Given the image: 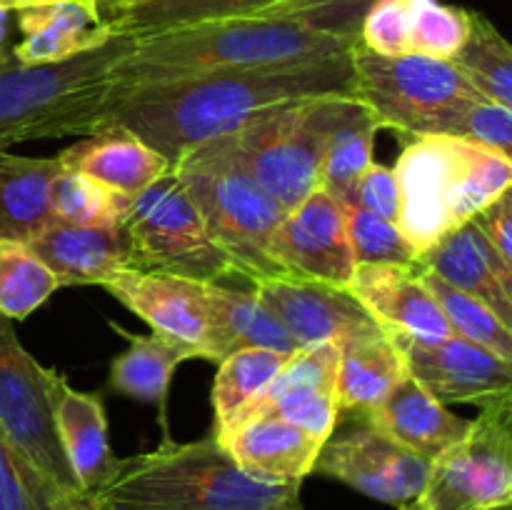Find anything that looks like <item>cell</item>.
Wrapping results in <instances>:
<instances>
[{
	"label": "cell",
	"mask_w": 512,
	"mask_h": 510,
	"mask_svg": "<svg viewBox=\"0 0 512 510\" xmlns=\"http://www.w3.org/2000/svg\"><path fill=\"white\" fill-rule=\"evenodd\" d=\"M418 268L430 270L453 288L483 300L512 328V268L503 263L473 220L425 250L418 258Z\"/></svg>",
	"instance_id": "cell-20"
},
{
	"label": "cell",
	"mask_w": 512,
	"mask_h": 510,
	"mask_svg": "<svg viewBox=\"0 0 512 510\" xmlns=\"http://www.w3.org/2000/svg\"><path fill=\"white\" fill-rule=\"evenodd\" d=\"M378 3L383 0H280L260 18L293 20L305 28L360 40V23H363L365 13Z\"/></svg>",
	"instance_id": "cell-39"
},
{
	"label": "cell",
	"mask_w": 512,
	"mask_h": 510,
	"mask_svg": "<svg viewBox=\"0 0 512 510\" xmlns=\"http://www.w3.org/2000/svg\"><path fill=\"white\" fill-rule=\"evenodd\" d=\"M130 3H135V0H105V5L100 10H103V15H110V13H115V10L125 8V5H130Z\"/></svg>",
	"instance_id": "cell-47"
},
{
	"label": "cell",
	"mask_w": 512,
	"mask_h": 510,
	"mask_svg": "<svg viewBox=\"0 0 512 510\" xmlns=\"http://www.w3.org/2000/svg\"><path fill=\"white\" fill-rule=\"evenodd\" d=\"M345 233H348L350 250L355 265L358 263H393V265H418V253L405 240L400 228L390 220L378 218L368 210L350 205L343 208Z\"/></svg>",
	"instance_id": "cell-38"
},
{
	"label": "cell",
	"mask_w": 512,
	"mask_h": 510,
	"mask_svg": "<svg viewBox=\"0 0 512 510\" xmlns=\"http://www.w3.org/2000/svg\"><path fill=\"white\" fill-rule=\"evenodd\" d=\"M120 228L130 270L178 275L198 283L238 278L230 260L208 238L198 208L173 170L135 195Z\"/></svg>",
	"instance_id": "cell-10"
},
{
	"label": "cell",
	"mask_w": 512,
	"mask_h": 510,
	"mask_svg": "<svg viewBox=\"0 0 512 510\" xmlns=\"http://www.w3.org/2000/svg\"><path fill=\"white\" fill-rule=\"evenodd\" d=\"M355 205L378 218L398 225L400 218V183L393 168L370 163L355 190Z\"/></svg>",
	"instance_id": "cell-43"
},
{
	"label": "cell",
	"mask_w": 512,
	"mask_h": 510,
	"mask_svg": "<svg viewBox=\"0 0 512 510\" xmlns=\"http://www.w3.org/2000/svg\"><path fill=\"white\" fill-rule=\"evenodd\" d=\"M450 63L485 100L512 108V48L485 15L468 10V38Z\"/></svg>",
	"instance_id": "cell-33"
},
{
	"label": "cell",
	"mask_w": 512,
	"mask_h": 510,
	"mask_svg": "<svg viewBox=\"0 0 512 510\" xmlns=\"http://www.w3.org/2000/svg\"><path fill=\"white\" fill-rule=\"evenodd\" d=\"M313 473L388 505H403L423 493L430 463L390 440L368 418H350L320 445Z\"/></svg>",
	"instance_id": "cell-12"
},
{
	"label": "cell",
	"mask_w": 512,
	"mask_h": 510,
	"mask_svg": "<svg viewBox=\"0 0 512 510\" xmlns=\"http://www.w3.org/2000/svg\"><path fill=\"white\" fill-rule=\"evenodd\" d=\"M395 510H428L423 505V500L420 498H415V500H408V503H403V505H398V508Z\"/></svg>",
	"instance_id": "cell-48"
},
{
	"label": "cell",
	"mask_w": 512,
	"mask_h": 510,
	"mask_svg": "<svg viewBox=\"0 0 512 510\" xmlns=\"http://www.w3.org/2000/svg\"><path fill=\"white\" fill-rule=\"evenodd\" d=\"M350 290L388 333L418 340L453 335L443 310L425 288L418 265L358 263Z\"/></svg>",
	"instance_id": "cell-18"
},
{
	"label": "cell",
	"mask_w": 512,
	"mask_h": 510,
	"mask_svg": "<svg viewBox=\"0 0 512 510\" xmlns=\"http://www.w3.org/2000/svg\"><path fill=\"white\" fill-rule=\"evenodd\" d=\"M65 170H75L118 193L135 198L170 173L165 155L118 123H105L80 143L58 153Z\"/></svg>",
	"instance_id": "cell-22"
},
{
	"label": "cell",
	"mask_w": 512,
	"mask_h": 510,
	"mask_svg": "<svg viewBox=\"0 0 512 510\" xmlns=\"http://www.w3.org/2000/svg\"><path fill=\"white\" fill-rule=\"evenodd\" d=\"M473 223L478 225V230L485 235V240L493 245L495 253L503 258V263H508L512 268V190H505L500 198H495L493 203L485 205V208L475 215Z\"/></svg>",
	"instance_id": "cell-44"
},
{
	"label": "cell",
	"mask_w": 512,
	"mask_h": 510,
	"mask_svg": "<svg viewBox=\"0 0 512 510\" xmlns=\"http://www.w3.org/2000/svg\"><path fill=\"white\" fill-rule=\"evenodd\" d=\"M133 198L75 170H63L53 185V218L78 228H120Z\"/></svg>",
	"instance_id": "cell-35"
},
{
	"label": "cell",
	"mask_w": 512,
	"mask_h": 510,
	"mask_svg": "<svg viewBox=\"0 0 512 510\" xmlns=\"http://www.w3.org/2000/svg\"><path fill=\"white\" fill-rule=\"evenodd\" d=\"M103 288L130 313L143 318L155 335L183 348L188 358L213 360L210 320L198 280L123 270Z\"/></svg>",
	"instance_id": "cell-15"
},
{
	"label": "cell",
	"mask_w": 512,
	"mask_h": 510,
	"mask_svg": "<svg viewBox=\"0 0 512 510\" xmlns=\"http://www.w3.org/2000/svg\"><path fill=\"white\" fill-rule=\"evenodd\" d=\"M35 3H43V0H0V8L5 10H20V8H28V5H35Z\"/></svg>",
	"instance_id": "cell-46"
},
{
	"label": "cell",
	"mask_w": 512,
	"mask_h": 510,
	"mask_svg": "<svg viewBox=\"0 0 512 510\" xmlns=\"http://www.w3.org/2000/svg\"><path fill=\"white\" fill-rule=\"evenodd\" d=\"M110 328L128 340V350L118 355L110 363V388L128 398L140 400V403L158 405L160 425L168 438V425H165V413H168V390L175 370L183 360H190L183 348H178L170 340L160 335H138L125 330L123 325L110 320Z\"/></svg>",
	"instance_id": "cell-29"
},
{
	"label": "cell",
	"mask_w": 512,
	"mask_h": 510,
	"mask_svg": "<svg viewBox=\"0 0 512 510\" xmlns=\"http://www.w3.org/2000/svg\"><path fill=\"white\" fill-rule=\"evenodd\" d=\"M348 103L350 98L343 95H320L280 105L215 140L290 210L318 190L325 145Z\"/></svg>",
	"instance_id": "cell-8"
},
{
	"label": "cell",
	"mask_w": 512,
	"mask_h": 510,
	"mask_svg": "<svg viewBox=\"0 0 512 510\" xmlns=\"http://www.w3.org/2000/svg\"><path fill=\"white\" fill-rule=\"evenodd\" d=\"M10 30H13V10L0 8V63L10 58Z\"/></svg>",
	"instance_id": "cell-45"
},
{
	"label": "cell",
	"mask_w": 512,
	"mask_h": 510,
	"mask_svg": "<svg viewBox=\"0 0 512 510\" xmlns=\"http://www.w3.org/2000/svg\"><path fill=\"white\" fill-rule=\"evenodd\" d=\"M353 98L373 113L380 130L390 128L400 140L423 135L458 138L465 113L483 95L455 70L450 60L423 55H375L353 48Z\"/></svg>",
	"instance_id": "cell-7"
},
{
	"label": "cell",
	"mask_w": 512,
	"mask_h": 510,
	"mask_svg": "<svg viewBox=\"0 0 512 510\" xmlns=\"http://www.w3.org/2000/svg\"><path fill=\"white\" fill-rule=\"evenodd\" d=\"M210 320L213 363L245 348H265L295 355L298 345L290 338L273 310L255 295V290H235L223 283H200Z\"/></svg>",
	"instance_id": "cell-26"
},
{
	"label": "cell",
	"mask_w": 512,
	"mask_h": 510,
	"mask_svg": "<svg viewBox=\"0 0 512 510\" xmlns=\"http://www.w3.org/2000/svg\"><path fill=\"white\" fill-rule=\"evenodd\" d=\"M13 20L23 35L10 48V60L18 65L63 63L115 35L95 0H43L15 10Z\"/></svg>",
	"instance_id": "cell-19"
},
{
	"label": "cell",
	"mask_w": 512,
	"mask_h": 510,
	"mask_svg": "<svg viewBox=\"0 0 512 510\" xmlns=\"http://www.w3.org/2000/svg\"><path fill=\"white\" fill-rule=\"evenodd\" d=\"M378 130L380 125L375 123L373 113L360 100L350 98L338 128L333 130L328 145H325L318 175V188L328 193L340 208L355 205V190H358L360 178L373 163Z\"/></svg>",
	"instance_id": "cell-32"
},
{
	"label": "cell",
	"mask_w": 512,
	"mask_h": 510,
	"mask_svg": "<svg viewBox=\"0 0 512 510\" xmlns=\"http://www.w3.org/2000/svg\"><path fill=\"white\" fill-rule=\"evenodd\" d=\"M338 348V423L373 410L408 378L403 353L383 325L343 340Z\"/></svg>",
	"instance_id": "cell-25"
},
{
	"label": "cell",
	"mask_w": 512,
	"mask_h": 510,
	"mask_svg": "<svg viewBox=\"0 0 512 510\" xmlns=\"http://www.w3.org/2000/svg\"><path fill=\"white\" fill-rule=\"evenodd\" d=\"M363 418H368L390 440L425 458L428 463H435L440 455L458 445L473 423V420L450 413L448 405L433 398L410 375L400 380Z\"/></svg>",
	"instance_id": "cell-21"
},
{
	"label": "cell",
	"mask_w": 512,
	"mask_h": 510,
	"mask_svg": "<svg viewBox=\"0 0 512 510\" xmlns=\"http://www.w3.org/2000/svg\"><path fill=\"white\" fill-rule=\"evenodd\" d=\"M95 3H98V5H100V8H103V5H105V0H95Z\"/></svg>",
	"instance_id": "cell-49"
},
{
	"label": "cell",
	"mask_w": 512,
	"mask_h": 510,
	"mask_svg": "<svg viewBox=\"0 0 512 510\" xmlns=\"http://www.w3.org/2000/svg\"><path fill=\"white\" fill-rule=\"evenodd\" d=\"M360 45L375 55H408V0H383L365 13Z\"/></svg>",
	"instance_id": "cell-41"
},
{
	"label": "cell",
	"mask_w": 512,
	"mask_h": 510,
	"mask_svg": "<svg viewBox=\"0 0 512 510\" xmlns=\"http://www.w3.org/2000/svg\"><path fill=\"white\" fill-rule=\"evenodd\" d=\"M28 248L48 265L60 288L105 285L130 270L123 228H78L53 218Z\"/></svg>",
	"instance_id": "cell-24"
},
{
	"label": "cell",
	"mask_w": 512,
	"mask_h": 510,
	"mask_svg": "<svg viewBox=\"0 0 512 510\" xmlns=\"http://www.w3.org/2000/svg\"><path fill=\"white\" fill-rule=\"evenodd\" d=\"M135 38L118 35L83 55L45 65L0 63V153L28 140L90 135L113 90L110 68Z\"/></svg>",
	"instance_id": "cell-5"
},
{
	"label": "cell",
	"mask_w": 512,
	"mask_h": 510,
	"mask_svg": "<svg viewBox=\"0 0 512 510\" xmlns=\"http://www.w3.org/2000/svg\"><path fill=\"white\" fill-rule=\"evenodd\" d=\"M350 53L198 75L110 95L100 110V125H123L165 155L173 168L198 145L235 133L280 105L320 95L353 98Z\"/></svg>",
	"instance_id": "cell-1"
},
{
	"label": "cell",
	"mask_w": 512,
	"mask_h": 510,
	"mask_svg": "<svg viewBox=\"0 0 512 510\" xmlns=\"http://www.w3.org/2000/svg\"><path fill=\"white\" fill-rule=\"evenodd\" d=\"M63 170L58 155L0 153V240L28 245L53 220V185Z\"/></svg>",
	"instance_id": "cell-28"
},
{
	"label": "cell",
	"mask_w": 512,
	"mask_h": 510,
	"mask_svg": "<svg viewBox=\"0 0 512 510\" xmlns=\"http://www.w3.org/2000/svg\"><path fill=\"white\" fill-rule=\"evenodd\" d=\"M250 288L283 323L300 350L318 343H335L380 325L350 288L315 280L268 278Z\"/></svg>",
	"instance_id": "cell-16"
},
{
	"label": "cell",
	"mask_w": 512,
	"mask_h": 510,
	"mask_svg": "<svg viewBox=\"0 0 512 510\" xmlns=\"http://www.w3.org/2000/svg\"><path fill=\"white\" fill-rule=\"evenodd\" d=\"M85 510H303L300 483H263L235 465L213 433L118 458Z\"/></svg>",
	"instance_id": "cell-3"
},
{
	"label": "cell",
	"mask_w": 512,
	"mask_h": 510,
	"mask_svg": "<svg viewBox=\"0 0 512 510\" xmlns=\"http://www.w3.org/2000/svg\"><path fill=\"white\" fill-rule=\"evenodd\" d=\"M468 38V10L440 0H408V55L450 60Z\"/></svg>",
	"instance_id": "cell-37"
},
{
	"label": "cell",
	"mask_w": 512,
	"mask_h": 510,
	"mask_svg": "<svg viewBox=\"0 0 512 510\" xmlns=\"http://www.w3.org/2000/svg\"><path fill=\"white\" fill-rule=\"evenodd\" d=\"M245 475L263 483H303L313 473L320 440L275 415H253L223 440Z\"/></svg>",
	"instance_id": "cell-23"
},
{
	"label": "cell",
	"mask_w": 512,
	"mask_h": 510,
	"mask_svg": "<svg viewBox=\"0 0 512 510\" xmlns=\"http://www.w3.org/2000/svg\"><path fill=\"white\" fill-rule=\"evenodd\" d=\"M290 358L293 355L278 353V350L245 348L220 360L213 383V435L218 438V443H223L235 428H240L250 418L268 385Z\"/></svg>",
	"instance_id": "cell-30"
},
{
	"label": "cell",
	"mask_w": 512,
	"mask_h": 510,
	"mask_svg": "<svg viewBox=\"0 0 512 510\" xmlns=\"http://www.w3.org/2000/svg\"><path fill=\"white\" fill-rule=\"evenodd\" d=\"M198 208L208 238L230 260L240 280L283 278L273 258V235L288 210L220 145H198L173 163Z\"/></svg>",
	"instance_id": "cell-6"
},
{
	"label": "cell",
	"mask_w": 512,
	"mask_h": 510,
	"mask_svg": "<svg viewBox=\"0 0 512 510\" xmlns=\"http://www.w3.org/2000/svg\"><path fill=\"white\" fill-rule=\"evenodd\" d=\"M280 0H135L105 15L110 30L130 38H145L165 30L188 28L218 20L260 18Z\"/></svg>",
	"instance_id": "cell-31"
},
{
	"label": "cell",
	"mask_w": 512,
	"mask_h": 510,
	"mask_svg": "<svg viewBox=\"0 0 512 510\" xmlns=\"http://www.w3.org/2000/svg\"><path fill=\"white\" fill-rule=\"evenodd\" d=\"M393 335L403 353L408 375L418 380L440 403H475L512 395V363L458 335L438 340H418Z\"/></svg>",
	"instance_id": "cell-13"
},
{
	"label": "cell",
	"mask_w": 512,
	"mask_h": 510,
	"mask_svg": "<svg viewBox=\"0 0 512 510\" xmlns=\"http://www.w3.org/2000/svg\"><path fill=\"white\" fill-rule=\"evenodd\" d=\"M500 510H510V505H508V508H500Z\"/></svg>",
	"instance_id": "cell-50"
},
{
	"label": "cell",
	"mask_w": 512,
	"mask_h": 510,
	"mask_svg": "<svg viewBox=\"0 0 512 510\" xmlns=\"http://www.w3.org/2000/svg\"><path fill=\"white\" fill-rule=\"evenodd\" d=\"M338 360L335 343L298 350L268 385L253 415H275L325 443L338 428Z\"/></svg>",
	"instance_id": "cell-17"
},
{
	"label": "cell",
	"mask_w": 512,
	"mask_h": 510,
	"mask_svg": "<svg viewBox=\"0 0 512 510\" xmlns=\"http://www.w3.org/2000/svg\"><path fill=\"white\" fill-rule=\"evenodd\" d=\"M58 375L23 348L13 320L0 315V433L70 510H85L55 423Z\"/></svg>",
	"instance_id": "cell-9"
},
{
	"label": "cell",
	"mask_w": 512,
	"mask_h": 510,
	"mask_svg": "<svg viewBox=\"0 0 512 510\" xmlns=\"http://www.w3.org/2000/svg\"><path fill=\"white\" fill-rule=\"evenodd\" d=\"M0 510H70L0 433Z\"/></svg>",
	"instance_id": "cell-40"
},
{
	"label": "cell",
	"mask_w": 512,
	"mask_h": 510,
	"mask_svg": "<svg viewBox=\"0 0 512 510\" xmlns=\"http://www.w3.org/2000/svg\"><path fill=\"white\" fill-rule=\"evenodd\" d=\"M458 138L485 145V148L498 150L512 158V108L485 98L478 100L465 113Z\"/></svg>",
	"instance_id": "cell-42"
},
{
	"label": "cell",
	"mask_w": 512,
	"mask_h": 510,
	"mask_svg": "<svg viewBox=\"0 0 512 510\" xmlns=\"http://www.w3.org/2000/svg\"><path fill=\"white\" fill-rule=\"evenodd\" d=\"M273 258L283 278L350 288L355 258L343 208L320 188L313 190L280 220L273 235Z\"/></svg>",
	"instance_id": "cell-14"
},
{
	"label": "cell",
	"mask_w": 512,
	"mask_h": 510,
	"mask_svg": "<svg viewBox=\"0 0 512 510\" xmlns=\"http://www.w3.org/2000/svg\"><path fill=\"white\" fill-rule=\"evenodd\" d=\"M420 278H423L425 288L430 290L438 308L443 310L453 335L480 345V348L512 363V328L498 318L495 310H490L483 300L453 288L430 270H420Z\"/></svg>",
	"instance_id": "cell-34"
},
{
	"label": "cell",
	"mask_w": 512,
	"mask_h": 510,
	"mask_svg": "<svg viewBox=\"0 0 512 510\" xmlns=\"http://www.w3.org/2000/svg\"><path fill=\"white\" fill-rule=\"evenodd\" d=\"M428 510H500L512 503V395L490 400L458 445L430 463Z\"/></svg>",
	"instance_id": "cell-11"
},
{
	"label": "cell",
	"mask_w": 512,
	"mask_h": 510,
	"mask_svg": "<svg viewBox=\"0 0 512 510\" xmlns=\"http://www.w3.org/2000/svg\"><path fill=\"white\" fill-rule=\"evenodd\" d=\"M58 288V278L28 245L0 240V315L25 320Z\"/></svg>",
	"instance_id": "cell-36"
},
{
	"label": "cell",
	"mask_w": 512,
	"mask_h": 510,
	"mask_svg": "<svg viewBox=\"0 0 512 510\" xmlns=\"http://www.w3.org/2000/svg\"><path fill=\"white\" fill-rule=\"evenodd\" d=\"M358 43L360 40L275 18H235L188 25L135 38L128 53L120 55L118 63L110 68V95L198 75L328 58L350 53Z\"/></svg>",
	"instance_id": "cell-2"
},
{
	"label": "cell",
	"mask_w": 512,
	"mask_h": 510,
	"mask_svg": "<svg viewBox=\"0 0 512 510\" xmlns=\"http://www.w3.org/2000/svg\"><path fill=\"white\" fill-rule=\"evenodd\" d=\"M55 423L65 458L78 478L83 495H93L113 473L118 458L108 443V420L98 393L75 390L58 375L55 383Z\"/></svg>",
	"instance_id": "cell-27"
},
{
	"label": "cell",
	"mask_w": 512,
	"mask_h": 510,
	"mask_svg": "<svg viewBox=\"0 0 512 510\" xmlns=\"http://www.w3.org/2000/svg\"><path fill=\"white\" fill-rule=\"evenodd\" d=\"M398 228L420 255L510 190L512 160L450 135L403 140Z\"/></svg>",
	"instance_id": "cell-4"
}]
</instances>
